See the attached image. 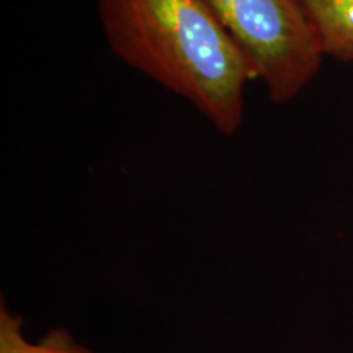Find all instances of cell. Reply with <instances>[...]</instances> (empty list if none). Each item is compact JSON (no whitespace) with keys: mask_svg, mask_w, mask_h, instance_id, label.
<instances>
[{"mask_svg":"<svg viewBox=\"0 0 353 353\" xmlns=\"http://www.w3.org/2000/svg\"><path fill=\"white\" fill-rule=\"evenodd\" d=\"M113 54L192 105L221 134L241 130L255 79L206 0H99Z\"/></svg>","mask_w":353,"mask_h":353,"instance_id":"1","label":"cell"},{"mask_svg":"<svg viewBox=\"0 0 353 353\" xmlns=\"http://www.w3.org/2000/svg\"><path fill=\"white\" fill-rule=\"evenodd\" d=\"M252 65L268 100L288 103L314 81L324 52L299 0H206Z\"/></svg>","mask_w":353,"mask_h":353,"instance_id":"2","label":"cell"},{"mask_svg":"<svg viewBox=\"0 0 353 353\" xmlns=\"http://www.w3.org/2000/svg\"><path fill=\"white\" fill-rule=\"evenodd\" d=\"M325 57L353 63V0H299Z\"/></svg>","mask_w":353,"mask_h":353,"instance_id":"3","label":"cell"},{"mask_svg":"<svg viewBox=\"0 0 353 353\" xmlns=\"http://www.w3.org/2000/svg\"><path fill=\"white\" fill-rule=\"evenodd\" d=\"M0 353H94L76 342L64 329H51L37 343H30L23 335V319L0 307Z\"/></svg>","mask_w":353,"mask_h":353,"instance_id":"4","label":"cell"}]
</instances>
